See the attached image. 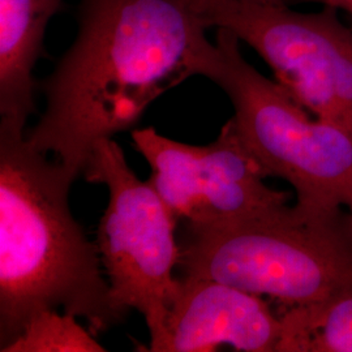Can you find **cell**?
Segmentation results:
<instances>
[{"mask_svg": "<svg viewBox=\"0 0 352 352\" xmlns=\"http://www.w3.org/2000/svg\"><path fill=\"white\" fill-rule=\"evenodd\" d=\"M208 29L193 0H82L76 38L42 84L45 111L26 139L84 174L100 141L204 75L214 51Z\"/></svg>", "mask_w": 352, "mask_h": 352, "instance_id": "cell-1", "label": "cell"}, {"mask_svg": "<svg viewBox=\"0 0 352 352\" xmlns=\"http://www.w3.org/2000/svg\"><path fill=\"white\" fill-rule=\"evenodd\" d=\"M75 173L0 126V351L45 311L84 318L98 334L118 325V308L97 243L69 208Z\"/></svg>", "mask_w": 352, "mask_h": 352, "instance_id": "cell-2", "label": "cell"}, {"mask_svg": "<svg viewBox=\"0 0 352 352\" xmlns=\"http://www.w3.org/2000/svg\"><path fill=\"white\" fill-rule=\"evenodd\" d=\"M179 277L210 279L285 307L324 302L352 287L349 213L299 206L218 225L186 222Z\"/></svg>", "mask_w": 352, "mask_h": 352, "instance_id": "cell-3", "label": "cell"}, {"mask_svg": "<svg viewBox=\"0 0 352 352\" xmlns=\"http://www.w3.org/2000/svg\"><path fill=\"white\" fill-rule=\"evenodd\" d=\"M240 41L217 29L204 77L222 89L234 107L230 119L247 151L269 176L295 189L305 212L352 218V131L314 116L277 81L240 52Z\"/></svg>", "mask_w": 352, "mask_h": 352, "instance_id": "cell-4", "label": "cell"}, {"mask_svg": "<svg viewBox=\"0 0 352 352\" xmlns=\"http://www.w3.org/2000/svg\"><path fill=\"white\" fill-rule=\"evenodd\" d=\"M84 175L109 189L96 243L111 298L118 308L144 316L151 333L149 350L157 352L182 287L175 274L179 219L151 182L140 180L132 171L115 140H102L94 146Z\"/></svg>", "mask_w": 352, "mask_h": 352, "instance_id": "cell-5", "label": "cell"}, {"mask_svg": "<svg viewBox=\"0 0 352 352\" xmlns=\"http://www.w3.org/2000/svg\"><path fill=\"white\" fill-rule=\"evenodd\" d=\"M193 3L209 29H226L251 46L305 110L352 131V30L337 10L304 13L287 3Z\"/></svg>", "mask_w": 352, "mask_h": 352, "instance_id": "cell-6", "label": "cell"}, {"mask_svg": "<svg viewBox=\"0 0 352 352\" xmlns=\"http://www.w3.org/2000/svg\"><path fill=\"white\" fill-rule=\"evenodd\" d=\"M151 164L149 179L179 221L218 225L285 212L289 195L265 184L263 167L243 145L231 120L205 146L168 139L154 128L132 131Z\"/></svg>", "mask_w": 352, "mask_h": 352, "instance_id": "cell-7", "label": "cell"}, {"mask_svg": "<svg viewBox=\"0 0 352 352\" xmlns=\"http://www.w3.org/2000/svg\"><path fill=\"white\" fill-rule=\"evenodd\" d=\"M182 287L157 352H278L282 320L261 296L210 279L180 278Z\"/></svg>", "mask_w": 352, "mask_h": 352, "instance_id": "cell-8", "label": "cell"}, {"mask_svg": "<svg viewBox=\"0 0 352 352\" xmlns=\"http://www.w3.org/2000/svg\"><path fill=\"white\" fill-rule=\"evenodd\" d=\"M63 0H0V126L25 132L36 111L33 71Z\"/></svg>", "mask_w": 352, "mask_h": 352, "instance_id": "cell-9", "label": "cell"}, {"mask_svg": "<svg viewBox=\"0 0 352 352\" xmlns=\"http://www.w3.org/2000/svg\"><path fill=\"white\" fill-rule=\"evenodd\" d=\"M278 352H352V287L324 302L286 307Z\"/></svg>", "mask_w": 352, "mask_h": 352, "instance_id": "cell-10", "label": "cell"}, {"mask_svg": "<svg viewBox=\"0 0 352 352\" xmlns=\"http://www.w3.org/2000/svg\"><path fill=\"white\" fill-rule=\"evenodd\" d=\"M77 317L59 311L34 316L23 333L1 352H103Z\"/></svg>", "mask_w": 352, "mask_h": 352, "instance_id": "cell-11", "label": "cell"}, {"mask_svg": "<svg viewBox=\"0 0 352 352\" xmlns=\"http://www.w3.org/2000/svg\"><path fill=\"white\" fill-rule=\"evenodd\" d=\"M287 4L295 3H311V4H320L322 7L334 8L337 11H346L352 14V0H285Z\"/></svg>", "mask_w": 352, "mask_h": 352, "instance_id": "cell-12", "label": "cell"}, {"mask_svg": "<svg viewBox=\"0 0 352 352\" xmlns=\"http://www.w3.org/2000/svg\"><path fill=\"white\" fill-rule=\"evenodd\" d=\"M241 3H286L285 0H235Z\"/></svg>", "mask_w": 352, "mask_h": 352, "instance_id": "cell-13", "label": "cell"}, {"mask_svg": "<svg viewBox=\"0 0 352 352\" xmlns=\"http://www.w3.org/2000/svg\"><path fill=\"white\" fill-rule=\"evenodd\" d=\"M350 221H351V223H352V218H351V217H350Z\"/></svg>", "mask_w": 352, "mask_h": 352, "instance_id": "cell-14", "label": "cell"}]
</instances>
